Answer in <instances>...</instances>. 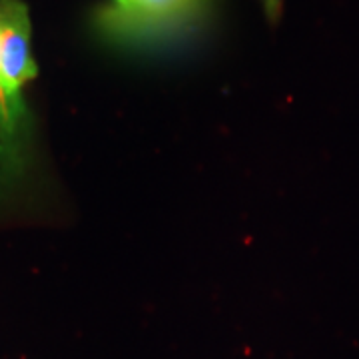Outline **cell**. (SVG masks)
<instances>
[{"instance_id": "obj_1", "label": "cell", "mask_w": 359, "mask_h": 359, "mask_svg": "<svg viewBox=\"0 0 359 359\" xmlns=\"http://www.w3.org/2000/svg\"><path fill=\"white\" fill-rule=\"evenodd\" d=\"M212 6L214 0H106L92 14V28L108 46L144 48L194 30Z\"/></svg>"}, {"instance_id": "obj_2", "label": "cell", "mask_w": 359, "mask_h": 359, "mask_svg": "<svg viewBox=\"0 0 359 359\" xmlns=\"http://www.w3.org/2000/svg\"><path fill=\"white\" fill-rule=\"evenodd\" d=\"M264 11L268 14V18L271 22H276L282 14V0H262Z\"/></svg>"}]
</instances>
